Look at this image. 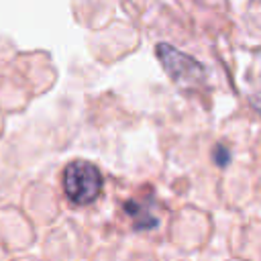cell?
Here are the masks:
<instances>
[{
    "instance_id": "6da1fadb",
    "label": "cell",
    "mask_w": 261,
    "mask_h": 261,
    "mask_svg": "<svg viewBox=\"0 0 261 261\" xmlns=\"http://www.w3.org/2000/svg\"><path fill=\"white\" fill-rule=\"evenodd\" d=\"M61 186H63V194L71 204L86 206L100 196L102 173L94 163L86 159H75L65 165L61 175Z\"/></svg>"
},
{
    "instance_id": "7a4b0ae2",
    "label": "cell",
    "mask_w": 261,
    "mask_h": 261,
    "mask_svg": "<svg viewBox=\"0 0 261 261\" xmlns=\"http://www.w3.org/2000/svg\"><path fill=\"white\" fill-rule=\"evenodd\" d=\"M157 57H159V63L169 73V77L179 86H196L204 80L206 71H204L202 63H198L194 57L181 53L179 49H175L167 43L157 45Z\"/></svg>"
},
{
    "instance_id": "3957f363",
    "label": "cell",
    "mask_w": 261,
    "mask_h": 261,
    "mask_svg": "<svg viewBox=\"0 0 261 261\" xmlns=\"http://www.w3.org/2000/svg\"><path fill=\"white\" fill-rule=\"evenodd\" d=\"M124 210L130 214V218H133V222H135L137 228H155L157 222H159L157 216L149 212V206L139 204V202H135V200H128V202L124 204Z\"/></svg>"
},
{
    "instance_id": "277c9868",
    "label": "cell",
    "mask_w": 261,
    "mask_h": 261,
    "mask_svg": "<svg viewBox=\"0 0 261 261\" xmlns=\"http://www.w3.org/2000/svg\"><path fill=\"white\" fill-rule=\"evenodd\" d=\"M214 161H216L220 167H226V165H228L230 153H228V149H226L224 145H216V149H214Z\"/></svg>"
},
{
    "instance_id": "5b68a950",
    "label": "cell",
    "mask_w": 261,
    "mask_h": 261,
    "mask_svg": "<svg viewBox=\"0 0 261 261\" xmlns=\"http://www.w3.org/2000/svg\"><path fill=\"white\" fill-rule=\"evenodd\" d=\"M259 110H261V106H259Z\"/></svg>"
}]
</instances>
